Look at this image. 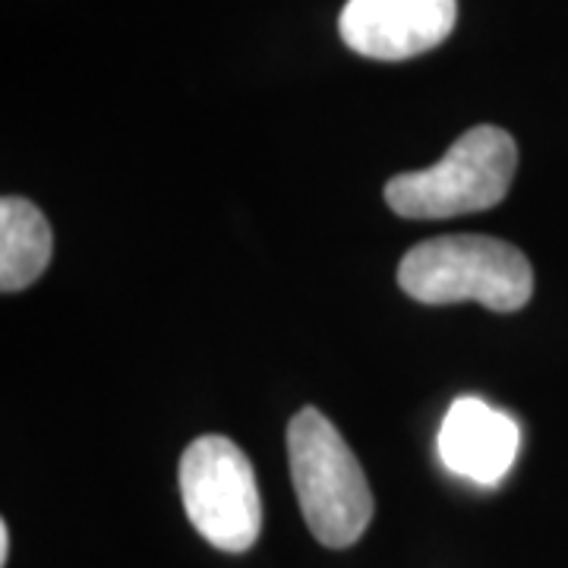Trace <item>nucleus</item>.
I'll return each instance as SVG.
<instances>
[{
	"instance_id": "nucleus-1",
	"label": "nucleus",
	"mask_w": 568,
	"mask_h": 568,
	"mask_svg": "<svg viewBox=\"0 0 568 568\" xmlns=\"http://www.w3.org/2000/svg\"><path fill=\"white\" fill-rule=\"evenodd\" d=\"M287 465L310 534L328 549L354 547L373 521V493L323 410L304 407L287 424Z\"/></svg>"
},
{
	"instance_id": "nucleus-2",
	"label": "nucleus",
	"mask_w": 568,
	"mask_h": 568,
	"mask_svg": "<svg viewBox=\"0 0 568 568\" xmlns=\"http://www.w3.org/2000/svg\"><path fill=\"white\" fill-rule=\"evenodd\" d=\"M398 284L417 304L477 301L496 313H515L534 294V268L528 256L506 241L452 234L410 246L398 265Z\"/></svg>"
},
{
	"instance_id": "nucleus-3",
	"label": "nucleus",
	"mask_w": 568,
	"mask_h": 568,
	"mask_svg": "<svg viewBox=\"0 0 568 568\" xmlns=\"http://www.w3.org/2000/svg\"><path fill=\"white\" fill-rule=\"evenodd\" d=\"M518 171V145L503 126L480 123L452 142L443 162L424 171L395 174L386 203L402 219H455L484 212L506 200Z\"/></svg>"
},
{
	"instance_id": "nucleus-4",
	"label": "nucleus",
	"mask_w": 568,
	"mask_h": 568,
	"mask_svg": "<svg viewBox=\"0 0 568 568\" xmlns=\"http://www.w3.org/2000/svg\"><path fill=\"white\" fill-rule=\"evenodd\" d=\"M190 525L222 552H246L263 530V499L244 448L227 436H200L181 458Z\"/></svg>"
},
{
	"instance_id": "nucleus-5",
	"label": "nucleus",
	"mask_w": 568,
	"mask_h": 568,
	"mask_svg": "<svg viewBox=\"0 0 568 568\" xmlns=\"http://www.w3.org/2000/svg\"><path fill=\"white\" fill-rule=\"evenodd\" d=\"M458 0H347L338 32L351 51L373 61H407L452 36Z\"/></svg>"
},
{
	"instance_id": "nucleus-6",
	"label": "nucleus",
	"mask_w": 568,
	"mask_h": 568,
	"mask_svg": "<svg viewBox=\"0 0 568 568\" xmlns=\"http://www.w3.org/2000/svg\"><path fill=\"white\" fill-rule=\"evenodd\" d=\"M518 448H521L518 420L480 398L452 402L439 426L443 465L455 477H465L480 487H496L506 480V474L515 467Z\"/></svg>"
},
{
	"instance_id": "nucleus-7",
	"label": "nucleus",
	"mask_w": 568,
	"mask_h": 568,
	"mask_svg": "<svg viewBox=\"0 0 568 568\" xmlns=\"http://www.w3.org/2000/svg\"><path fill=\"white\" fill-rule=\"evenodd\" d=\"M54 237L39 205L22 196L0 203V287L3 294L36 284L51 263Z\"/></svg>"
},
{
	"instance_id": "nucleus-8",
	"label": "nucleus",
	"mask_w": 568,
	"mask_h": 568,
	"mask_svg": "<svg viewBox=\"0 0 568 568\" xmlns=\"http://www.w3.org/2000/svg\"><path fill=\"white\" fill-rule=\"evenodd\" d=\"M7 559H10V528L7 521H0V566H7Z\"/></svg>"
}]
</instances>
